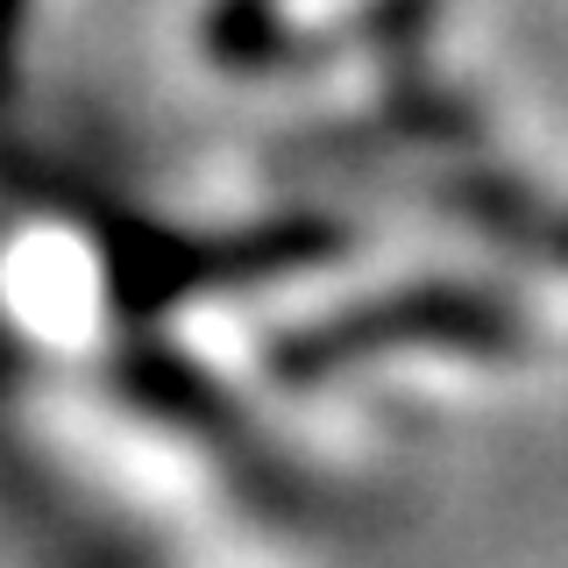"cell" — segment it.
Masks as SVG:
<instances>
[{
    "mask_svg": "<svg viewBox=\"0 0 568 568\" xmlns=\"http://www.w3.org/2000/svg\"><path fill=\"white\" fill-rule=\"evenodd\" d=\"M71 206L85 213V235L100 248L106 306L129 327H150L200 292H242V284H271L284 271L334 263L355 242L348 221H334V213H271V221L227 227V235H192V227H164L150 213L106 200H71Z\"/></svg>",
    "mask_w": 568,
    "mask_h": 568,
    "instance_id": "1",
    "label": "cell"
},
{
    "mask_svg": "<svg viewBox=\"0 0 568 568\" xmlns=\"http://www.w3.org/2000/svg\"><path fill=\"white\" fill-rule=\"evenodd\" d=\"M413 348L469 355V363H511L526 348V313L505 292L469 284V277H413V284H390V292H369L355 306H334L320 320L284 327L263 348V369L292 390H313V384L342 377V369L413 355Z\"/></svg>",
    "mask_w": 568,
    "mask_h": 568,
    "instance_id": "2",
    "label": "cell"
},
{
    "mask_svg": "<svg viewBox=\"0 0 568 568\" xmlns=\"http://www.w3.org/2000/svg\"><path fill=\"white\" fill-rule=\"evenodd\" d=\"M114 390L135 405V413L185 426V434H235L242 413L227 405V390L206 377L192 355H178L171 342H156L150 327H135V342L114 355Z\"/></svg>",
    "mask_w": 568,
    "mask_h": 568,
    "instance_id": "3",
    "label": "cell"
},
{
    "mask_svg": "<svg viewBox=\"0 0 568 568\" xmlns=\"http://www.w3.org/2000/svg\"><path fill=\"white\" fill-rule=\"evenodd\" d=\"M440 200H448L476 235L568 271V206H547L526 178H511V171H455L448 185H440Z\"/></svg>",
    "mask_w": 568,
    "mask_h": 568,
    "instance_id": "4",
    "label": "cell"
},
{
    "mask_svg": "<svg viewBox=\"0 0 568 568\" xmlns=\"http://www.w3.org/2000/svg\"><path fill=\"white\" fill-rule=\"evenodd\" d=\"M313 36L284 22L277 0H213L206 8V58L221 71H284L313 58Z\"/></svg>",
    "mask_w": 568,
    "mask_h": 568,
    "instance_id": "5",
    "label": "cell"
},
{
    "mask_svg": "<svg viewBox=\"0 0 568 568\" xmlns=\"http://www.w3.org/2000/svg\"><path fill=\"white\" fill-rule=\"evenodd\" d=\"M434 14H440V0H369L355 36L377 43L384 58H413V50L426 43V29H434Z\"/></svg>",
    "mask_w": 568,
    "mask_h": 568,
    "instance_id": "6",
    "label": "cell"
}]
</instances>
